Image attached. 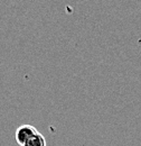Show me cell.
I'll return each instance as SVG.
<instances>
[{"instance_id": "6da1fadb", "label": "cell", "mask_w": 141, "mask_h": 146, "mask_svg": "<svg viewBox=\"0 0 141 146\" xmlns=\"http://www.w3.org/2000/svg\"><path fill=\"white\" fill-rule=\"evenodd\" d=\"M37 133H38V130L34 126H32L29 124H25L17 128L15 137H16L18 144L20 146H24L32 137H34Z\"/></svg>"}, {"instance_id": "7a4b0ae2", "label": "cell", "mask_w": 141, "mask_h": 146, "mask_svg": "<svg viewBox=\"0 0 141 146\" xmlns=\"http://www.w3.org/2000/svg\"><path fill=\"white\" fill-rule=\"evenodd\" d=\"M24 146H47V143H46L45 137L40 133H37Z\"/></svg>"}]
</instances>
